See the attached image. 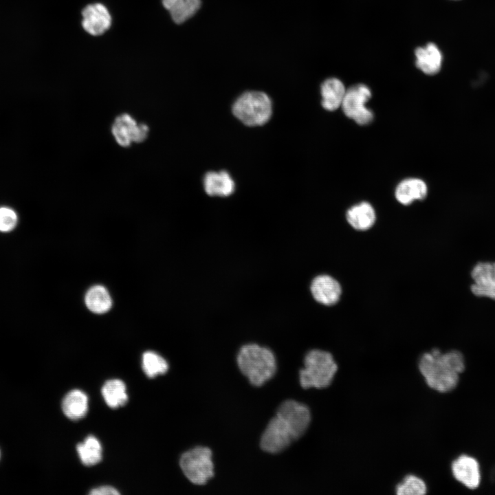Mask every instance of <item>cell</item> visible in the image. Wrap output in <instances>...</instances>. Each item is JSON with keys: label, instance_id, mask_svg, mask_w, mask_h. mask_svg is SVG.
Returning <instances> with one entry per match:
<instances>
[{"label": "cell", "instance_id": "6da1fadb", "mask_svg": "<svg viewBox=\"0 0 495 495\" xmlns=\"http://www.w3.org/2000/svg\"><path fill=\"white\" fill-rule=\"evenodd\" d=\"M310 421L306 405L294 400L283 402L261 436V449L272 454L283 451L304 434Z\"/></svg>", "mask_w": 495, "mask_h": 495}, {"label": "cell", "instance_id": "7a4b0ae2", "mask_svg": "<svg viewBox=\"0 0 495 495\" xmlns=\"http://www.w3.org/2000/svg\"><path fill=\"white\" fill-rule=\"evenodd\" d=\"M419 368L428 386L440 393H447L456 386L459 374L465 369V360L459 351L443 353L434 349L421 355Z\"/></svg>", "mask_w": 495, "mask_h": 495}, {"label": "cell", "instance_id": "3957f363", "mask_svg": "<svg viewBox=\"0 0 495 495\" xmlns=\"http://www.w3.org/2000/svg\"><path fill=\"white\" fill-rule=\"evenodd\" d=\"M236 362L241 373L250 384L260 386L270 380L276 371V359L268 346L256 342H248L238 350Z\"/></svg>", "mask_w": 495, "mask_h": 495}, {"label": "cell", "instance_id": "277c9868", "mask_svg": "<svg viewBox=\"0 0 495 495\" xmlns=\"http://www.w3.org/2000/svg\"><path fill=\"white\" fill-rule=\"evenodd\" d=\"M338 370L333 355L328 351L314 349L304 357V368L299 371L300 384L303 388H324L329 386Z\"/></svg>", "mask_w": 495, "mask_h": 495}, {"label": "cell", "instance_id": "5b68a950", "mask_svg": "<svg viewBox=\"0 0 495 495\" xmlns=\"http://www.w3.org/2000/svg\"><path fill=\"white\" fill-rule=\"evenodd\" d=\"M234 116L250 126H261L269 121L272 113V102L265 93L249 91L239 96L233 103Z\"/></svg>", "mask_w": 495, "mask_h": 495}, {"label": "cell", "instance_id": "8992f818", "mask_svg": "<svg viewBox=\"0 0 495 495\" xmlns=\"http://www.w3.org/2000/svg\"><path fill=\"white\" fill-rule=\"evenodd\" d=\"M179 465L186 478L196 485H204L214 476L212 451L199 446L184 453Z\"/></svg>", "mask_w": 495, "mask_h": 495}, {"label": "cell", "instance_id": "52a82bcc", "mask_svg": "<svg viewBox=\"0 0 495 495\" xmlns=\"http://www.w3.org/2000/svg\"><path fill=\"white\" fill-rule=\"evenodd\" d=\"M371 97V89L364 84H357L346 89L342 103L344 114L360 125H366L373 120V111L366 107Z\"/></svg>", "mask_w": 495, "mask_h": 495}, {"label": "cell", "instance_id": "ba28073f", "mask_svg": "<svg viewBox=\"0 0 495 495\" xmlns=\"http://www.w3.org/2000/svg\"><path fill=\"white\" fill-rule=\"evenodd\" d=\"M111 132L118 144L127 147L132 142H142L148 136V127L143 123L138 124L129 114L122 113L115 119Z\"/></svg>", "mask_w": 495, "mask_h": 495}, {"label": "cell", "instance_id": "9c48e42d", "mask_svg": "<svg viewBox=\"0 0 495 495\" xmlns=\"http://www.w3.org/2000/svg\"><path fill=\"white\" fill-rule=\"evenodd\" d=\"M470 292L476 297L495 300V262L480 261L470 271Z\"/></svg>", "mask_w": 495, "mask_h": 495}, {"label": "cell", "instance_id": "30bf717a", "mask_svg": "<svg viewBox=\"0 0 495 495\" xmlns=\"http://www.w3.org/2000/svg\"><path fill=\"white\" fill-rule=\"evenodd\" d=\"M309 292L312 299L324 306L335 305L340 298L342 288L333 277L325 274L314 276L309 283Z\"/></svg>", "mask_w": 495, "mask_h": 495}, {"label": "cell", "instance_id": "8fae6325", "mask_svg": "<svg viewBox=\"0 0 495 495\" xmlns=\"http://www.w3.org/2000/svg\"><path fill=\"white\" fill-rule=\"evenodd\" d=\"M83 29L92 36H100L111 25V16L105 6L100 3L87 5L82 11Z\"/></svg>", "mask_w": 495, "mask_h": 495}, {"label": "cell", "instance_id": "7c38bea8", "mask_svg": "<svg viewBox=\"0 0 495 495\" xmlns=\"http://www.w3.org/2000/svg\"><path fill=\"white\" fill-rule=\"evenodd\" d=\"M454 478L470 489L476 488L480 483L481 474L478 461L468 455H461L452 463Z\"/></svg>", "mask_w": 495, "mask_h": 495}, {"label": "cell", "instance_id": "4fadbf2b", "mask_svg": "<svg viewBox=\"0 0 495 495\" xmlns=\"http://www.w3.org/2000/svg\"><path fill=\"white\" fill-rule=\"evenodd\" d=\"M415 55L417 67L424 74L434 75L440 71L443 55L436 44L428 43L425 46L417 47Z\"/></svg>", "mask_w": 495, "mask_h": 495}, {"label": "cell", "instance_id": "5bb4252c", "mask_svg": "<svg viewBox=\"0 0 495 495\" xmlns=\"http://www.w3.org/2000/svg\"><path fill=\"white\" fill-rule=\"evenodd\" d=\"M206 194L211 197H228L235 190V183L226 170L208 172L204 177Z\"/></svg>", "mask_w": 495, "mask_h": 495}, {"label": "cell", "instance_id": "9a60e30c", "mask_svg": "<svg viewBox=\"0 0 495 495\" xmlns=\"http://www.w3.org/2000/svg\"><path fill=\"white\" fill-rule=\"evenodd\" d=\"M428 192L426 183L417 178L402 181L395 190V197L402 204L409 205L415 200L424 199Z\"/></svg>", "mask_w": 495, "mask_h": 495}, {"label": "cell", "instance_id": "2e32d148", "mask_svg": "<svg viewBox=\"0 0 495 495\" xmlns=\"http://www.w3.org/2000/svg\"><path fill=\"white\" fill-rule=\"evenodd\" d=\"M346 92L343 82L337 78L326 79L321 85L322 106L328 111L338 109L342 103Z\"/></svg>", "mask_w": 495, "mask_h": 495}, {"label": "cell", "instance_id": "e0dca14e", "mask_svg": "<svg viewBox=\"0 0 495 495\" xmlns=\"http://www.w3.org/2000/svg\"><path fill=\"white\" fill-rule=\"evenodd\" d=\"M348 223L357 230H366L371 228L375 221V212L368 202H361L351 207L346 214Z\"/></svg>", "mask_w": 495, "mask_h": 495}, {"label": "cell", "instance_id": "ac0fdd59", "mask_svg": "<svg viewBox=\"0 0 495 495\" xmlns=\"http://www.w3.org/2000/svg\"><path fill=\"white\" fill-rule=\"evenodd\" d=\"M162 2L173 21L177 24L183 23L192 17L201 5V0H162Z\"/></svg>", "mask_w": 495, "mask_h": 495}, {"label": "cell", "instance_id": "d6986e66", "mask_svg": "<svg viewBox=\"0 0 495 495\" xmlns=\"http://www.w3.org/2000/svg\"><path fill=\"white\" fill-rule=\"evenodd\" d=\"M62 409L64 414L71 419L82 418L88 410L87 395L78 389L69 391L63 399Z\"/></svg>", "mask_w": 495, "mask_h": 495}, {"label": "cell", "instance_id": "ffe728a7", "mask_svg": "<svg viewBox=\"0 0 495 495\" xmlns=\"http://www.w3.org/2000/svg\"><path fill=\"white\" fill-rule=\"evenodd\" d=\"M85 302L87 308L96 314L108 311L112 305L108 291L102 285L91 287L85 294Z\"/></svg>", "mask_w": 495, "mask_h": 495}, {"label": "cell", "instance_id": "44dd1931", "mask_svg": "<svg viewBox=\"0 0 495 495\" xmlns=\"http://www.w3.org/2000/svg\"><path fill=\"white\" fill-rule=\"evenodd\" d=\"M101 393L107 404L113 408L124 405L128 399L126 386L118 379L107 381L101 389Z\"/></svg>", "mask_w": 495, "mask_h": 495}, {"label": "cell", "instance_id": "7402d4cb", "mask_svg": "<svg viewBox=\"0 0 495 495\" xmlns=\"http://www.w3.org/2000/svg\"><path fill=\"white\" fill-rule=\"evenodd\" d=\"M76 449L81 462L85 465H94L102 459L101 444L94 436L87 437L77 445Z\"/></svg>", "mask_w": 495, "mask_h": 495}, {"label": "cell", "instance_id": "603a6c76", "mask_svg": "<svg viewBox=\"0 0 495 495\" xmlns=\"http://www.w3.org/2000/svg\"><path fill=\"white\" fill-rule=\"evenodd\" d=\"M168 365L165 359L153 351H146L142 355V369L149 377L165 373Z\"/></svg>", "mask_w": 495, "mask_h": 495}, {"label": "cell", "instance_id": "cb8c5ba5", "mask_svg": "<svg viewBox=\"0 0 495 495\" xmlns=\"http://www.w3.org/2000/svg\"><path fill=\"white\" fill-rule=\"evenodd\" d=\"M426 491L424 481L412 474L406 476L396 487V494L398 495H423Z\"/></svg>", "mask_w": 495, "mask_h": 495}, {"label": "cell", "instance_id": "d4e9b609", "mask_svg": "<svg viewBox=\"0 0 495 495\" xmlns=\"http://www.w3.org/2000/svg\"><path fill=\"white\" fill-rule=\"evenodd\" d=\"M17 215L14 210L8 207L0 208V231L12 230L17 223Z\"/></svg>", "mask_w": 495, "mask_h": 495}, {"label": "cell", "instance_id": "484cf974", "mask_svg": "<svg viewBox=\"0 0 495 495\" xmlns=\"http://www.w3.org/2000/svg\"><path fill=\"white\" fill-rule=\"evenodd\" d=\"M119 492L111 486H101L91 490L89 494L91 495H118Z\"/></svg>", "mask_w": 495, "mask_h": 495}]
</instances>
